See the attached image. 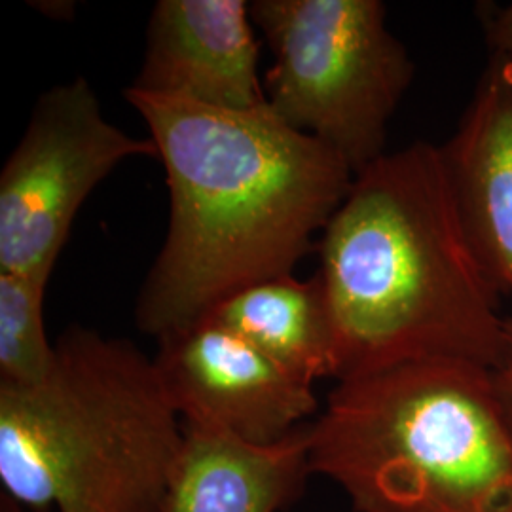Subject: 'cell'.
Masks as SVG:
<instances>
[{"label": "cell", "mask_w": 512, "mask_h": 512, "mask_svg": "<svg viewBox=\"0 0 512 512\" xmlns=\"http://www.w3.org/2000/svg\"><path fill=\"white\" fill-rule=\"evenodd\" d=\"M169 190L164 243L139 291L137 327H190L251 285L293 275L346 200L355 173L315 137L253 110L126 90Z\"/></svg>", "instance_id": "cell-1"}, {"label": "cell", "mask_w": 512, "mask_h": 512, "mask_svg": "<svg viewBox=\"0 0 512 512\" xmlns=\"http://www.w3.org/2000/svg\"><path fill=\"white\" fill-rule=\"evenodd\" d=\"M317 249L336 382L429 361L494 368L509 317L465 234L440 147L418 141L357 173Z\"/></svg>", "instance_id": "cell-2"}, {"label": "cell", "mask_w": 512, "mask_h": 512, "mask_svg": "<svg viewBox=\"0 0 512 512\" xmlns=\"http://www.w3.org/2000/svg\"><path fill=\"white\" fill-rule=\"evenodd\" d=\"M48 376L0 385V486L25 511L158 512L184 421L124 338L69 327Z\"/></svg>", "instance_id": "cell-3"}, {"label": "cell", "mask_w": 512, "mask_h": 512, "mask_svg": "<svg viewBox=\"0 0 512 512\" xmlns=\"http://www.w3.org/2000/svg\"><path fill=\"white\" fill-rule=\"evenodd\" d=\"M313 476L355 512H512V437L492 370L459 361L338 382L310 421Z\"/></svg>", "instance_id": "cell-4"}, {"label": "cell", "mask_w": 512, "mask_h": 512, "mask_svg": "<svg viewBox=\"0 0 512 512\" xmlns=\"http://www.w3.org/2000/svg\"><path fill=\"white\" fill-rule=\"evenodd\" d=\"M274 63L264 76L279 120L332 148L357 175L385 156L389 120L414 63L380 0H255Z\"/></svg>", "instance_id": "cell-5"}, {"label": "cell", "mask_w": 512, "mask_h": 512, "mask_svg": "<svg viewBox=\"0 0 512 512\" xmlns=\"http://www.w3.org/2000/svg\"><path fill=\"white\" fill-rule=\"evenodd\" d=\"M156 158L105 116L88 78L42 93L0 171V274L48 283L93 190L131 158Z\"/></svg>", "instance_id": "cell-6"}, {"label": "cell", "mask_w": 512, "mask_h": 512, "mask_svg": "<svg viewBox=\"0 0 512 512\" xmlns=\"http://www.w3.org/2000/svg\"><path fill=\"white\" fill-rule=\"evenodd\" d=\"M154 363L186 425L251 444L287 439L319 410L313 385L213 317L160 338Z\"/></svg>", "instance_id": "cell-7"}, {"label": "cell", "mask_w": 512, "mask_h": 512, "mask_svg": "<svg viewBox=\"0 0 512 512\" xmlns=\"http://www.w3.org/2000/svg\"><path fill=\"white\" fill-rule=\"evenodd\" d=\"M255 29L245 0H158L129 88L215 109H260L268 101Z\"/></svg>", "instance_id": "cell-8"}, {"label": "cell", "mask_w": 512, "mask_h": 512, "mask_svg": "<svg viewBox=\"0 0 512 512\" xmlns=\"http://www.w3.org/2000/svg\"><path fill=\"white\" fill-rule=\"evenodd\" d=\"M440 152L465 234L497 289L512 298V57L492 55Z\"/></svg>", "instance_id": "cell-9"}, {"label": "cell", "mask_w": 512, "mask_h": 512, "mask_svg": "<svg viewBox=\"0 0 512 512\" xmlns=\"http://www.w3.org/2000/svg\"><path fill=\"white\" fill-rule=\"evenodd\" d=\"M308 425L274 444L186 425L158 512H281L304 495L311 473Z\"/></svg>", "instance_id": "cell-10"}, {"label": "cell", "mask_w": 512, "mask_h": 512, "mask_svg": "<svg viewBox=\"0 0 512 512\" xmlns=\"http://www.w3.org/2000/svg\"><path fill=\"white\" fill-rule=\"evenodd\" d=\"M207 317L238 332L306 384L334 378V332L319 275L256 283L220 302Z\"/></svg>", "instance_id": "cell-11"}, {"label": "cell", "mask_w": 512, "mask_h": 512, "mask_svg": "<svg viewBox=\"0 0 512 512\" xmlns=\"http://www.w3.org/2000/svg\"><path fill=\"white\" fill-rule=\"evenodd\" d=\"M46 285L0 274V385L38 384L52 368L55 344L44 325Z\"/></svg>", "instance_id": "cell-12"}, {"label": "cell", "mask_w": 512, "mask_h": 512, "mask_svg": "<svg viewBox=\"0 0 512 512\" xmlns=\"http://www.w3.org/2000/svg\"><path fill=\"white\" fill-rule=\"evenodd\" d=\"M492 378H494L495 391H497L501 408L505 412L512 437V317H509V323H507V334H505L501 355L492 368Z\"/></svg>", "instance_id": "cell-13"}, {"label": "cell", "mask_w": 512, "mask_h": 512, "mask_svg": "<svg viewBox=\"0 0 512 512\" xmlns=\"http://www.w3.org/2000/svg\"><path fill=\"white\" fill-rule=\"evenodd\" d=\"M484 31L494 55L512 57V2L484 12Z\"/></svg>", "instance_id": "cell-14"}, {"label": "cell", "mask_w": 512, "mask_h": 512, "mask_svg": "<svg viewBox=\"0 0 512 512\" xmlns=\"http://www.w3.org/2000/svg\"><path fill=\"white\" fill-rule=\"evenodd\" d=\"M0 512H29L25 511L16 501H12L8 495L0 494Z\"/></svg>", "instance_id": "cell-15"}]
</instances>
